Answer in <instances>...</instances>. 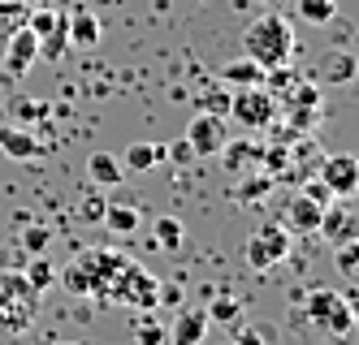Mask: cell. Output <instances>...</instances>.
Listing matches in <instances>:
<instances>
[{
    "instance_id": "6da1fadb",
    "label": "cell",
    "mask_w": 359,
    "mask_h": 345,
    "mask_svg": "<svg viewBox=\"0 0 359 345\" xmlns=\"http://www.w3.org/2000/svg\"><path fill=\"white\" fill-rule=\"evenodd\" d=\"M243 48H247V57L269 73V69H286V65L294 61L299 39H294L290 17H281V13H260V17H255L247 31H243Z\"/></svg>"
},
{
    "instance_id": "7a4b0ae2",
    "label": "cell",
    "mask_w": 359,
    "mask_h": 345,
    "mask_svg": "<svg viewBox=\"0 0 359 345\" xmlns=\"http://www.w3.org/2000/svg\"><path fill=\"white\" fill-rule=\"evenodd\" d=\"M39 315V294L22 272H0V337L27 332Z\"/></svg>"
},
{
    "instance_id": "3957f363",
    "label": "cell",
    "mask_w": 359,
    "mask_h": 345,
    "mask_svg": "<svg viewBox=\"0 0 359 345\" xmlns=\"http://www.w3.org/2000/svg\"><path fill=\"white\" fill-rule=\"evenodd\" d=\"M303 315H307V324L333 341H346L355 332V302L346 294H333V289H312L303 298Z\"/></svg>"
},
{
    "instance_id": "277c9868",
    "label": "cell",
    "mask_w": 359,
    "mask_h": 345,
    "mask_svg": "<svg viewBox=\"0 0 359 345\" xmlns=\"http://www.w3.org/2000/svg\"><path fill=\"white\" fill-rule=\"evenodd\" d=\"M277 95L264 91V87H247V91H229V121L243 125L247 134H255V129H269L277 121Z\"/></svg>"
},
{
    "instance_id": "5b68a950",
    "label": "cell",
    "mask_w": 359,
    "mask_h": 345,
    "mask_svg": "<svg viewBox=\"0 0 359 345\" xmlns=\"http://www.w3.org/2000/svg\"><path fill=\"white\" fill-rule=\"evenodd\" d=\"M290 246H294V237L273 220V225H260L247 237V251L243 255H247V263H251L255 272H269V268H277V263L290 255Z\"/></svg>"
},
{
    "instance_id": "8992f818",
    "label": "cell",
    "mask_w": 359,
    "mask_h": 345,
    "mask_svg": "<svg viewBox=\"0 0 359 345\" xmlns=\"http://www.w3.org/2000/svg\"><path fill=\"white\" fill-rule=\"evenodd\" d=\"M39 61V39L27 31V26H18V31L5 39V48H0V73L9 78V83H22Z\"/></svg>"
},
{
    "instance_id": "52a82bcc",
    "label": "cell",
    "mask_w": 359,
    "mask_h": 345,
    "mask_svg": "<svg viewBox=\"0 0 359 345\" xmlns=\"http://www.w3.org/2000/svg\"><path fill=\"white\" fill-rule=\"evenodd\" d=\"M156 298H161L156 276H147V268H139V263L130 259V263H126V272H121V281H117L113 302L130 307V311H156Z\"/></svg>"
},
{
    "instance_id": "ba28073f",
    "label": "cell",
    "mask_w": 359,
    "mask_h": 345,
    "mask_svg": "<svg viewBox=\"0 0 359 345\" xmlns=\"http://www.w3.org/2000/svg\"><path fill=\"white\" fill-rule=\"evenodd\" d=\"M316 177L329 185L333 199H351L359 190V160L351 151H338V155H325V160L316 164Z\"/></svg>"
},
{
    "instance_id": "9c48e42d",
    "label": "cell",
    "mask_w": 359,
    "mask_h": 345,
    "mask_svg": "<svg viewBox=\"0 0 359 345\" xmlns=\"http://www.w3.org/2000/svg\"><path fill=\"white\" fill-rule=\"evenodd\" d=\"M187 143H191V151L195 155H221V147H225V121L221 117H212V113H199V117H191V125H187V134H182Z\"/></svg>"
},
{
    "instance_id": "30bf717a",
    "label": "cell",
    "mask_w": 359,
    "mask_h": 345,
    "mask_svg": "<svg viewBox=\"0 0 359 345\" xmlns=\"http://www.w3.org/2000/svg\"><path fill=\"white\" fill-rule=\"evenodd\" d=\"M316 233H325V242H333V246L359 242V220H355V211L346 207V199L329 203V207L320 211V229H316Z\"/></svg>"
},
{
    "instance_id": "8fae6325",
    "label": "cell",
    "mask_w": 359,
    "mask_h": 345,
    "mask_svg": "<svg viewBox=\"0 0 359 345\" xmlns=\"http://www.w3.org/2000/svg\"><path fill=\"white\" fill-rule=\"evenodd\" d=\"M320 211H325V207H316L312 199L299 190V195L286 199V207H281V220H277V225L286 229L290 237H299V233H316V229H320Z\"/></svg>"
},
{
    "instance_id": "7c38bea8",
    "label": "cell",
    "mask_w": 359,
    "mask_h": 345,
    "mask_svg": "<svg viewBox=\"0 0 359 345\" xmlns=\"http://www.w3.org/2000/svg\"><path fill=\"white\" fill-rule=\"evenodd\" d=\"M355 73H359V61H355V52H346V48L325 52L320 65H316V78L325 87H346V83H355Z\"/></svg>"
},
{
    "instance_id": "4fadbf2b",
    "label": "cell",
    "mask_w": 359,
    "mask_h": 345,
    "mask_svg": "<svg viewBox=\"0 0 359 345\" xmlns=\"http://www.w3.org/2000/svg\"><path fill=\"white\" fill-rule=\"evenodd\" d=\"M100 35H104V26H100V17H95L91 9H83V5L65 9V39H69L74 48H95Z\"/></svg>"
},
{
    "instance_id": "5bb4252c",
    "label": "cell",
    "mask_w": 359,
    "mask_h": 345,
    "mask_svg": "<svg viewBox=\"0 0 359 345\" xmlns=\"http://www.w3.org/2000/svg\"><path fill=\"white\" fill-rule=\"evenodd\" d=\"M156 164H165V147H161V143H147V139H139V143H130V147L121 151V173H126V177L151 173Z\"/></svg>"
},
{
    "instance_id": "9a60e30c",
    "label": "cell",
    "mask_w": 359,
    "mask_h": 345,
    "mask_svg": "<svg viewBox=\"0 0 359 345\" xmlns=\"http://www.w3.org/2000/svg\"><path fill=\"white\" fill-rule=\"evenodd\" d=\"M39 151H43V143L31 134V129L0 125V155H5V160H35Z\"/></svg>"
},
{
    "instance_id": "2e32d148",
    "label": "cell",
    "mask_w": 359,
    "mask_h": 345,
    "mask_svg": "<svg viewBox=\"0 0 359 345\" xmlns=\"http://www.w3.org/2000/svg\"><path fill=\"white\" fill-rule=\"evenodd\" d=\"M203 337H208V315L199 307H182L173 328H169V341L173 345H203Z\"/></svg>"
},
{
    "instance_id": "e0dca14e",
    "label": "cell",
    "mask_w": 359,
    "mask_h": 345,
    "mask_svg": "<svg viewBox=\"0 0 359 345\" xmlns=\"http://www.w3.org/2000/svg\"><path fill=\"white\" fill-rule=\"evenodd\" d=\"M221 160H225V169H229V173H238V177H243L251 164H260V160H264V147L255 143V139H225Z\"/></svg>"
},
{
    "instance_id": "ac0fdd59",
    "label": "cell",
    "mask_w": 359,
    "mask_h": 345,
    "mask_svg": "<svg viewBox=\"0 0 359 345\" xmlns=\"http://www.w3.org/2000/svg\"><path fill=\"white\" fill-rule=\"evenodd\" d=\"M217 78H221V83H225V91H247V87H264V69L255 65L251 57H238V61H225Z\"/></svg>"
},
{
    "instance_id": "d6986e66",
    "label": "cell",
    "mask_w": 359,
    "mask_h": 345,
    "mask_svg": "<svg viewBox=\"0 0 359 345\" xmlns=\"http://www.w3.org/2000/svg\"><path fill=\"white\" fill-rule=\"evenodd\" d=\"M27 31L35 39H53V35H65V9H53V5H35L27 13Z\"/></svg>"
},
{
    "instance_id": "ffe728a7",
    "label": "cell",
    "mask_w": 359,
    "mask_h": 345,
    "mask_svg": "<svg viewBox=\"0 0 359 345\" xmlns=\"http://www.w3.org/2000/svg\"><path fill=\"white\" fill-rule=\"evenodd\" d=\"M100 220H104L117 237H130V233L139 229V207H135V203H117V199H113V203H104V216H100Z\"/></svg>"
},
{
    "instance_id": "44dd1931",
    "label": "cell",
    "mask_w": 359,
    "mask_h": 345,
    "mask_svg": "<svg viewBox=\"0 0 359 345\" xmlns=\"http://www.w3.org/2000/svg\"><path fill=\"white\" fill-rule=\"evenodd\" d=\"M87 173H91L95 185H117V181L126 177V173H121V160H117L113 151H95L91 160H87Z\"/></svg>"
},
{
    "instance_id": "7402d4cb",
    "label": "cell",
    "mask_w": 359,
    "mask_h": 345,
    "mask_svg": "<svg viewBox=\"0 0 359 345\" xmlns=\"http://www.w3.org/2000/svg\"><path fill=\"white\" fill-rule=\"evenodd\" d=\"M294 13L307 26H329L338 17V0H294Z\"/></svg>"
},
{
    "instance_id": "603a6c76",
    "label": "cell",
    "mask_w": 359,
    "mask_h": 345,
    "mask_svg": "<svg viewBox=\"0 0 359 345\" xmlns=\"http://www.w3.org/2000/svg\"><path fill=\"white\" fill-rule=\"evenodd\" d=\"M130 332H135L139 345H165V341H169L165 324L156 320V311H139V315H135V324H130Z\"/></svg>"
},
{
    "instance_id": "cb8c5ba5",
    "label": "cell",
    "mask_w": 359,
    "mask_h": 345,
    "mask_svg": "<svg viewBox=\"0 0 359 345\" xmlns=\"http://www.w3.org/2000/svg\"><path fill=\"white\" fill-rule=\"evenodd\" d=\"M22 276H27V285L35 289V294H43V289L57 285V268H53V259H48V255H31V263L22 268Z\"/></svg>"
},
{
    "instance_id": "d4e9b609",
    "label": "cell",
    "mask_w": 359,
    "mask_h": 345,
    "mask_svg": "<svg viewBox=\"0 0 359 345\" xmlns=\"http://www.w3.org/2000/svg\"><path fill=\"white\" fill-rule=\"evenodd\" d=\"M151 233H156V246H165V251H177L187 242V229H182L177 216H161L156 225H151Z\"/></svg>"
},
{
    "instance_id": "484cf974",
    "label": "cell",
    "mask_w": 359,
    "mask_h": 345,
    "mask_svg": "<svg viewBox=\"0 0 359 345\" xmlns=\"http://www.w3.org/2000/svg\"><path fill=\"white\" fill-rule=\"evenodd\" d=\"M269 190H273V173L260 169V173H243V181H238V190H234V195H238L243 203H251V199H264Z\"/></svg>"
},
{
    "instance_id": "4316f807",
    "label": "cell",
    "mask_w": 359,
    "mask_h": 345,
    "mask_svg": "<svg viewBox=\"0 0 359 345\" xmlns=\"http://www.w3.org/2000/svg\"><path fill=\"white\" fill-rule=\"evenodd\" d=\"M208 320H217V324H238V315H243V302L238 298H229V294H221V298H212V307L203 311Z\"/></svg>"
},
{
    "instance_id": "83f0119b",
    "label": "cell",
    "mask_w": 359,
    "mask_h": 345,
    "mask_svg": "<svg viewBox=\"0 0 359 345\" xmlns=\"http://www.w3.org/2000/svg\"><path fill=\"white\" fill-rule=\"evenodd\" d=\"M48 242H53V233H48L43 225H31L27 233H22V246H27L31 255H48Z\"/></svg>"
},
{
    "instance_id": "f1b7e54d",
    "label": "cell",
    "mask_w": 359,
    "mask_h": 345,
    "mask_svg": "<svg viewBox=\"0 0 359 345\" xmlns=\"http://www.w3.org/2000/svg\"><path fill=\"white\" fill-rule=\"evenodd\" d=\"M333 259H338V272H342V276H355V259H359V242H342V246H333Z\"/></svg>"
},
{
    "instance_id": "f546056e",
    "label": "cell",
    "mask_w": 359,
    "mask_h": 345,
    "mask_svg": "<svg viewBox=\"0 0 359 345\" xmlns=\"http://www.w3.org/2000/svg\"><path fill=\"white\" fill-rule=\"evenodd\" d=\"M234 345H269V328H260V324H238L234 328Z\"/></svg>"
},
{
    "instance_id": "4dcf8cb0",
    "label": "cell",
    "mask_w": 359,
    "mask_h": 345,
    "mask_svg": "<svg viewBox=\"0 0 359 345\" xmlns=\"http://www.w3.org/2000/svg\"><path fill=\"white\" fill-rule=\"evenodd\" d=\"M199 104H203V113L225 117L229 113V91H208V95H199Z\"/></svg>"
},
{
    "instance_id": "1f68e13d",
    "label": "cell",
    "mask_w": 359,
    "mask_h": 345,
    "mask_svg": "<svg viewBox=\"0 0 359 345\" xmlns=\"http://www.w3.org/2000/svg\"><path fill=\"white\" fill-rule=\"evenodd\" d=\"M303 195H307V199H312L316 207H329V203H338V199H333V195H329V185H325L320 177H312V181H307V185H303Z\"/></svg>"
},
{
    "instance_id": "d6a6232c",
    "label": "cell",
    "mask_w": 359,
    "mask_h": 345,
    "mask_svg": "<svg viewBox=\"0 0 359 345\" xmlns=\"http://www.w3.org/2000/svg\"><path fill=\"white\" fill-rule=\"evenodd\" d=\"M165 160H173V164H191V160H195V151H191L187 139H177L173 147H165Z\"/></svg>"
},
{
    "instance_id": "836d02e7",
    "label": "cell",
    "mask_w": 359,
    "mask_h": 345,
    "mask_svg": "<svg viewBox=\"0 0 359 345\" xmlns=\"http://www.w3.org/2000/svg\"><path fill=\"white\" fill-rule=\"evenodd\" d=\"M83 216H87V220H100V216H104V203H100V199H87V203H83Z\"/></svg>"
},
{
    "instance_id": "e575fe53",
    "label": "cell",
    "mask_w": 359,
    "mask_h": 345,
    "mask_svg": "<svg viewBox=\"0 0 359 345\" xmlns=\"http://www.w3.org/2000/svg\"><path fill=\"white\" fill-rule=\"evenodd\" d=\"M65 345H83V341H65Z\"/></svg>"
},
{
    "instance_id": "d590c367",
    "label": "cell",
    "mask_w": 359,
    "mask_h": 345,
    "mask_svg": "<svg viewBox=\"0 0 359 345\" xmlns=\"http://www.w3.org/2000/svg\"><path fill=\"white\" fill-rule=\"evenodd\" d=\"M269 5H281V0H269Z\"/></svg>"
},
{
    "instance_id": "8d00e7d4",
    "label": "cell",
    "mask_w": 359,
    "mask_h": 345,
    "mask_svg": "<svg viewBox=\"0 0 359 345\" xmlns=\"http://www.w3.org/2000/svg\"><path fill=\"white\" fill-rule=\"evenodd\" d=\"M22 5H27V0H22Z\"/></svg>"
}]
</instances>
